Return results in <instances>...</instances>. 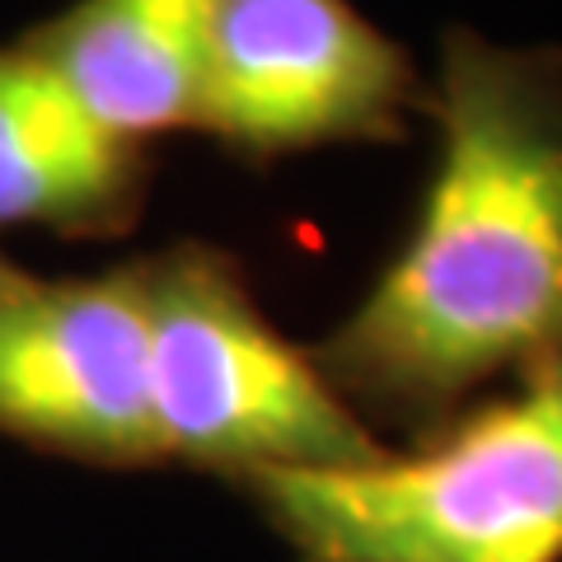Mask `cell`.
<instances>
[{"instance_id": "cell-1", "label": "cell", "mask_w": 562, "mask_h": 562, "mask_svg": "<svg viewBox=\"0 0 562 562\" xmlns=\"http://www.w3.org/2000/svg\"><path fill=\"white\" fill-rule=\"evenodd\" d=\"M413 231L314 361L366 427L413 441L562 361V52L450 29Z\"/></svg>"}, {"instance_id": "cell-2", "label": "cell", "mask_w": 562, "mask_h": 562, "mask_svg": "<svg viewBox=\"0 0 562 562\" xmlns=\"http://www.w3.org/2000/svg\"><path fill=\"white\" fill-rule=\"evenodd\" d=\"M235 487L295 562H562V361L408 450Z\"/></svg>"}, {"instance_id": "cell-3", "label": "cell", "mask_w": 562, "mask_h": 562, "mask_svg": "<svg viewBox=\"0 0 562 562\" xmlns=\"http://www.w3.org/2000/svg\"><path fill=\"white\" fill-rule=\"evenodd\" d=\"M140 291L165 460L244 483L357 469L390 450L342 403L314 351L277 333L239 258L198 239L169 244L140 258Z\"/></svg>"}, {"instance_id": "cell-4", "label": "cell", "mask_w": 562, "mask_h": 562, "mask_svg": "<svg viewBox=\"0 0 562 562\" xmlns=\"http://www.w3.org/2000/svg\"><path fill=\"white\" fill-rule=\"evenodd\" d=\"M417 70L351 0H211L198 132L244 160L398 140Z\"/></svg>"}, {"instance_id": "cell-5", "label": "cell", "mask_w": 562, "mask_h": 562, "mask_svg": "<svg viewBox=\"0 0 562 562\" xmlns=\"http://www.w3.org/2000/svg\"><path fill=\"white\" fill-rule=\"evenodd\" d=\"M0 436L94 469L165 464L140 258L61 281L24 272L0 301Z\"/></svg>"}, {"instance_id": "cell-6", "label": "cell", "mask_w": 562, "mask_h": 562, "mask_svg": "<svg viewBox=\"0 0 562 562\" xmlns=\"http://www.w3.org/2000/svg\"><path fill=\"white\" fill-rule=\"evenodd\" d=\"M146 183V150L99 127L24 43L0 47V231L38 225L66 239L127 235Z\"/></svg>"}, {"instance_id": "cell-7", "label": "cell", "mask_w": 562, "mask_h": 562, "mask_svg": "<svg viewBox=\"0 0 562 562\" xmlns=\"http://www.w3.org/2000/svg\"><path fill=\"white\" fill-rule=\"evenodd\" d=\"M206 14L211 0H70L20 43L99 127L146 150L155 136L198 132Z\"/></svg>"}, {"instance_id": "cell-8", "label": "cell", "mask_w": 562, "mask_h": 562, "mask_svg": "<svg viewBox=\"0 0 562 562\" xmlns=\"http://www.w3.org/2000/svg\"><path fill=\"white\" fill-rule=\"evenodd\" d=\"M20 281H24V272L14 268V262H5V258H0V301H5V295H10L14 286H20Z\"/></svg>"}]
</instances>
